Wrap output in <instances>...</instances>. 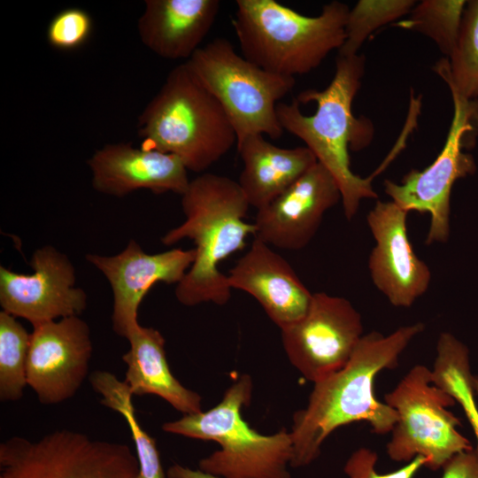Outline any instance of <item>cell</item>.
I'll list each match as a JSON object with an SVG mask.
<instances>
[{
    "instance_id": "obj_1",
    "label": "cell",
    "mask_w": 478,
    "mask_h": 478,
    "mask_svg": "<svg viewBox=\"0 0 478 478\" xmlns=\"http://www.w3.org/2000/svg\"><path fill=\"white\" fill-rule=\"evenodd\" d=\"M425 329L422 322L402 326L388 335L377 331L364 335L346 365L313 383L305 407L292 417L291 467H304L316 460L326 439L338 428L364 421L373 433H390L397 412L376 398L375 378L394 369L409 343Z\"/></svg>"
},
{
    "instance_id": "obj_2",
    "label": "cell",
    "mask_w": 478,
    "mask_h": 478,
    "mask_svg": "<svg viewBox=\"0 0 478 478\" xmlns=\"http://www.w3.org/2000/svg\"><path fill=\"white\" fill-rule=\"evenodd\" d=\"M365 63L364 55H338L334 77L326 89L304 90L289 104L279 103L276 108L282 128L302 140L335 179L348 220L354 218L363 199L377 198L371 183L374 175L355 174L349 157V149L361 150L373 137L371 123L352 113Z\"/></svg>"
},
{
    "instance_id": "obj_3",
    "label": "cell",
    "mask_w": 478,
    "mask_h": 478,
    "mask_svg": "<svg viewBox=\"0 0 478 478\" xmlns=\"http://www.w3.org/2000/svg\"><path fill=\"white\" fill-rule=\"evenodd\" d=\"M249 207L238 182L227 176L205 173L189 181L181 195L184 221L160 239L166 246L184 238L195 244V260L176 285L179 303L224 305L229 301L232 289L219 267L246 246L250 235H255L254 223L245 221Z\"/></svg>"
},
{
    "instance_id": "obj_4",
    "label": "cell",
    "mask_w": 478,
    "mask_h": 478,
    "mask_svg": "<svg viewBox=\"0 0 478 478\" xmlns=\"http://www.w3.org/2000/svg\"><path fill=\"white\" fill-rule=\"evenodd\" d=\"M235 6L232 26L242 55L274 73H308L332 50H339L345 40L350 9L340 1L324 4L314 17L275 0H237Z\"/></svg>"
},
{
    "instance_id": "obj_5",
    "label": "cell",
    "mask_w": 478,
    "mask_h": 478,
    "mask_svg": "<svg viewBox=\"0 0 478 478\" xmlns=\"http://www.w3.org/2000/svg\"><path fill=\"white\" fill-rule=\"evenodd\" d=\"M137 127L142 146L174 155L196 173L219 161L237 140L225 110L186 62L167 74Z\"/></svg>"
},
{
    "instance_id": "obj_6",
    "label": "cell",
    "mask_w": 478,
    "mask_h": 478,
    "mask_svg": "<svg viewBox=\"0 0 478 478\" xmlns=\"http://www.w3.org/2000/svg\"><path fill=\"white\" fill-rule=\"evenodd\" d=\"M253 382L241 375L212 408L165 422L166 433L212 441L220 449L198 462V469L219 478H290L288 466L293 457L289 431L282 428L272 435L253 429L243 419L250 405Z\"/></svg>"
},
{
    "instance_id": "obj_7",
    "label": "cell",
    "mask_w": 478,
    "mask_h": 478,
    "mask_svg": "<svg viewBox=\"0 0 478 478\" xmlns=\"http://www.w3.org/2000/svg\"><path fill=\"white\" fill-rule=\"evenodd\" d=\"M186 63L225 110L235 128L236 144L251 135L272 139L282 135L276 108L293 89L294 77L260 68L222 37L200 47Z\"/></svg>"
},
{
    "instance_id": "obj_8",
    "label": "cell",
    "mask_w": 478,
    "mask_h": 478,
    "mask_svg": "<svg viewBox=\"0 0 478 478\" xmlns=\"http://www.w3.org/2000/svg\"><path fill=\"white\" fill-rule=\"evenodd\" d=\"M384 402L397 413L386 445L391 460L408 463L421 456L427 460L425 467L438 470L455 454L474 448L458 430L460 420L448 409L456 401L432 383L428 366H413L385 394Z\"/></svg>"
},
{
    "instance_id": "obj_9",
    "label": "cell",
    "mask_w": 478,
    "mask_h": 478,
    "mask_svg": "<svg viewBox=\"0 0 478 478\" xmlns=\"http://www.w3.org/2000/svg\"><path fill=\"white\" fill-rule=\"evenodd\" d=\"M127 444L68 429L38 440L12 436L0 444V478H138Z\"/></svg>"
},
{
    "instance_id": "obj_10",
    "label": "cell",
    "mask_w": 478,
    "mask_h": 478,
    "mask_svg": "<svg viewBox=\"0 0 478 478\" xmlns=\"http://www.w3.org/2000/svg\"><path fill=\"white\" fill-rule=\"evenodd\" d=\"M451 93L453 117L439 155L424 170L410 171L400 183L384 181L385 193L400 208L430 215L427 245L448 240L452 187L458 179L475 171L473 157L463 150L467 148L466 138L478 131V100H467L454 90Z\"/></svg>"
},
{
    "instance_id": "obj_11",
    "label": "cell",
    "mask_w": 478,
    "mask_h": 478,
    "mask_svg": "<svg viewBox=\"0 0 478 478\" xmlns=\"http://www.w3.org/2000/svg\"><path fill=\"white\" fill-rule=\"evenodd\" d=\"M360 313L346 298L312 293L305 314L281 329L285 354L312 383L343 368L363 334Z\"/></svg>"
},
{
    "instance_id": "obj_12",
    "label": "cell",
    "mask_w": 478,
    "mask_h": 478,
    "mask_svg": "<svg viewBox=\"0 0 478 478\" xmlns=\"http://www.w3.org/2000/svg\"><path fill=\"white\" fill-rule=\"evenodd\" d=\"M30 265L32 274L1 266L3 311L35 327L58 318L79 316L86 309L87 295L75 287V269L66 254L45 245L33 253Z\"/></svg>"
},
{
    "instance_id": "obj_13",
    "label": "cell",
    "mask_w": 478,
    "mask_h": 478,
    "mask_svg": "<svg viewBox=\"0 0 478 478\" xmlns=\"http://www.w3.org/2000/svg\"><path fill=\"white\" fill-rule=\"evenodd\" d=\"M91 354L90 329L79 316L33 327L27 360V385L40 403H62L81 386Z\"/></svg>"
},
{
    "instance_id": "obj_14",
    "label": "cell",
    "mask_w": 478,
    "mask_h": 478,
    "mask_svg": "<svg viewBox=\"0 0 478 478\" xmlns=\"http://www.w3.org/2000/svg\"><path fill=\"white\" fill-rule=\"evenodd\" d=\"M195 255L194 249L178 248L149 254L135 240L114 256L87 254V261L105 276L112 287L114 332L127 338L139 325L138 309L148 291L157 282L177 285L192 266Z\"/></svg>"
},
{
    "instance_id": "obj_15",
    "label": "cell",
    "mask_w": 478,
    "mask_h": 478,
    "mask_svg": "<svg viewBox=\"0 0 478 478\" xmlns=\"http://www.w3.org/2000/svg\"><path fill=\"white\" fill-rule=\"evenodd\" d=\"M408 212L392 201H377L366 215L375 242L368 258L374 285L396 307H411L428 290L431 271L407 235Z\"/></svg>"
},
{
    "instance_id": "obj_16",
    "label": "cell",
    "mask_w": 478,
    "mask_h": 478,
    "mask_svg": "<svg viewBox=\"0 0 478 478\" xmlns=\"http://www.w3.org/2000/svg\"><path fill=\"white\" fill-rule=\"evenodd\" d=\"M342 202L330 172L317 162L268 204L257 210L254 237L271 247L297 251L317 233L325 213Z\"/></svg>"
},
{
    "instance_id": "obj_17",
    "label": "cell",
    "mask_w": 478,
    "mask_h": 478,
    "mask_svg": "<svg viewBox=\"0 0 478 478\" xmlns=\"http://www.w3.org/2000/svg\"><path fill=\"white\" fill-rule=\"evenodd\" d=\"M93 188L103 194L125 197L139 189L182 195L188 170L174 155L127 143H109L88 159Z\"/></svg>"
},
{
    "instance_id": "obj_18",
    "label": "cell",
    "mask_w": 478,
    "mask_h": 478,
    "mask_svg": "<svg viewBox=\"0 0 478 478\" xmlns=\"http://www.w3.org/2000/svg\"><path fill=\"white\" fill-rule=\"evenodd\" d=\"M227 275L231 289L254 297L280 329L301 319L311 304L312 293L290 264L256 237Z\"/></svg>"
},
{
    "instance_id": "obj_19",
    "label": "cell",
    "mask_w": 478,
    "mask_h": 478,
    "mask_svg": "<svg viewBox=\"0 0 478 478\" xmlns=\"http://www.w3.org/2000/svg\"><path fill=\"white\" fill-rule=\"evenodd\" d=\"M219 0H146L137 22L143 45L166 59H189L213 26Z\"/></svg>"
},
{
    "instance_id": "obj_20",
    "label": "cell",
    "mask_w": 478,
    "mask_h": 478,
    "mask_svg": "<svg viewBox=\"0 0 478 478\" xmlns=\"http://www.w3.org/2000/svg\"><path fill=\"white\" fill-rule=\"evenodd\" d=\"M236 148L243 161L237 182L250 206L257 210L276 198L318 162L305 146L278 147L259 134L246 136Z\"/></svg>"
},
{
    "instance_id": "obj_21",
    "label": "cell",
    "mask_w": 478,
    "mask_h": 478,
    "mask_svg": "<svg viewBox=\"0 0 478 478\" xmlns=\"http://www.w3.org/2000/svg\"><path fill=\"white\" fill-rule=\"evenodd\" d=\"M130 348L122 359L127 369L124 382L133 396L156 395L184 415L202 412V397L184 387L172 374L165 338L153 328L135 327L127 335Z\"/></svg>"
},
{
    "instance_id": "obj_22",
    "label": "cell",
    "mask_w": 478,
    "mask_h": 478,
    "mask_svg": "<svg viewBox=\"0 0 478 478\" xmlns=\"http://www.w3.org/2000/svg\"><path fill=\"white\" fill-rule=\"evenodd\" d=\"M436 350L431 369L432 383L450 394L461 406L474 433L478 449V406L468 348L452 334L443 332L437 338Z\"/></svg>"
},
{
    "instance_id": "obj_23",
    "label": "cell",
    "mask_w": 478,
    "mask_h": 478,
    "mask_svg": "<svg viewBox=\"0 0 478 478\" xmlns=\"http://www.w3.org/2000/svg\"><path fill=\"white\" fill-rule=\"evenodd\" d=\"M89 382L93 389L101 396V404L119 412L127 423L139 465L138 478H165L156 442L138 422L133 394L127 383L113 374L101 370L93 372Z\"/></svg>"
},
{
    "instance_id": "obj_24",
    "label": "cell",
    "mask_w": 478,
    "mask_h": 478,
    "mask_svg": "<svg viewBox=\"0 0 478 478\" xmlns=\"http://www.w3.org/2000/svg\"><path fill=\"white\" fill-rule=\"evenodd\" d=\"M434 69L451 90L478 100V0L466 2L456 46Z\"/></svg>"
},
{
    "instance_id": "obj_25",
    "label": "cell",
    "mask_w": 478,
    "mask_h": 478,
    "mask_svg": "<svg viewBox=\"0 0 478 478\" xmlns=\"http://www.w3.org/2000/svg\"><path fill=\"white\" fill-rule=\"evenodd\" d=\"M466 4L464 0H424L393 25L430 38L449 58L457 43Z\"/></svg>"
},
{
    "instance_id": "obj_26",
    "label": "cell",
    "mask_w": 478,
    "mask_h": 478,
    "mask_svg": "<svg viewBox=\"0 0 478 478\" xmlns=\"http://www.w3.org/2000/svg\"><path fill=\"white\" fill-rule=\"evenodd\" d=\"M30 334L4 311L0 312V399L16 401L27 385V360Z\"/></svg>"
},
{
    "instance_id": "obj_27",
    "label": "cell",
    "mask_w": 478,
    "mask_h": 478,
    "mask_svg": "<svg viewBox=\"0 0 478 478\" xmlns=\"http://www.w3.org/2000/svg\"><path fill=\"white\" fill-rule=\"evenodd\" d=\"M414 0H359L349 11L345 23V40L338 55L358 54L366 40L381 27L396 23L415 6Z\"/></svg>"
},
{
    "instance_id": "obj_28",
    "label": "cell",
    "mask_w": 478,
    "mask_h": 478,
    "mask_svg": "<svg viewBox=\"0 0 478 478\" xmlns=\"http://www.w3.org/2000/svg\"><path fill=\"white\" fill-rule=\"evenodd\" d=\"M92 30L93 20L87 11L77 7L66 8L49 22L46 39L52 48L71 51L83 46L90 38Z\"/></svg>"
},
{
    "instance_id": "obj_29",
    "label": "cell",
    "mask_w": 478,
    "mask_h": 478,
    "mask_svg": "<svg viewBox=\"0 0 478 478\" xmlns=\"http://www.w3.org/2000/svg\"><path fill=\"white\" fill-rule=\"evenodd\" d=\"M377 461L376 451L360 447L351 453L343 466V472L347 478H413L427 463L425 458L418 456L396 471L380 474L376 469Z\"/></svg>"
},
{
    "instance_id": "obj_30",
    "label": "cell",
    "mask_w": 478,
    "mask_h": 478,
    "mask_svg": "<svg viewBox=\"0 0 478 478\" xmlns=\"http://www.w3.org/2000/svg\"><path fill=\"white\" fill-rule=\"evenodd\" d=\"M442 470L441 478H478V449L475 447L455 454Z\"/></svg>"
},
{
    "instance_id": "obj_31",
    "label": "cell",
    "mask_w": 478,
    "mask_h": 478,
    "mask_svg": "<svg viewBox=\"0 0 478 478\" xmlns=\"http://www.w3.org/2000/svg\"><path fill=\"white\" fill-rule=\"evenodd\" d=\"M166 476L167 478H219L199 469L194 470L178 464H173L168 468Z\"/></svg>"
},
{
    "instance_id": "obj_32",
    "label": "cell",
    "mask_w": 478,
    "mask_h": 478,
    "mask_svg": "<svg viewBox=\"0 0 478 478\" xmlns=\"http://www.w3.org/2000/svg\"><path fill=\"white\" fill-rule=\"evenodd\" d=\"M473 388L474 394L478 396V375H473Z\"/></svg>"
}]
</instances>
